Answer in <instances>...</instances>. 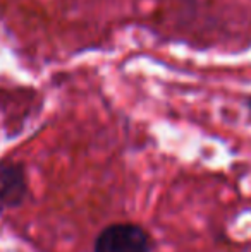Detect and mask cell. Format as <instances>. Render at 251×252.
I'll list each match as a JSON object with an SVG mask.
<instances>
[{
	"label": "cell",
	"mask_w": 251,
	"mask_h": 252,
	"mask_svg": "<svg viewBox=\"0 0 251 252\" xmlns=\"http://www.w3.org/2000/svg\"><path fill=\"white\" fill-rule=\"evenodd\" d=\"M93 252H151V240L136 223H114L98 233Z\"/></svg>",
	"instance_id": "obj_1"
},
{
	"label": "cell",
	"mask_w": 251,
	"mask_h": 252,
	"mask_svg": "<svg viewBox=\"0 0 251 252\" xmlns=\"http://www.w3.org/2000/svg\"><path fill=\"white\" fill-rule=\"evenodd\" d=\"M28 197L26 173L21 163H0V215L5 209L17 208Z\"/></svg>",
	"instance_id": "obj_2"
},
{
	"label": "cell",
	"mask_w": 251,
	"mask_h": 252,
	"mask_svg": "<svg viewBox=\"0 0 251 252\" xmlns=\"http://www.w3.org/2000/svg\"><path fill=\"white\" fill-rule=\"evenodd\" d=\"M248 106H250V108H251V100L248 101Z\"/></svg>",
	"instance_id": "obj_3"
}]
</instances>
